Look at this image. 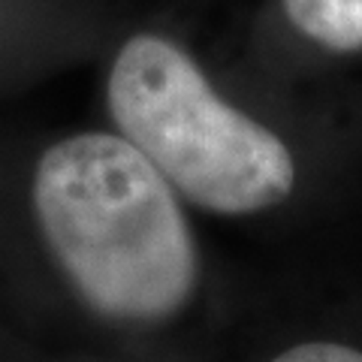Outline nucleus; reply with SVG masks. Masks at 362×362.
<instances>
[{
	"label": "nucleus",
	"instance_id": "obj_1",
	"mask_svg": "<svg viewBox=\"0 0 362 362\" xmlns=\"http://www.w3.org/2000/svg\"><path fill=\"white\" fill-rule=\"evenodd\" d=\"M30 211L64 287L103 329L166 338L197 314L202 259L181 197L124 136L52 142L30 175Z\"/></svg>",
	"mask_w": 362,
	"mask_h": 362
},
{
	"label": "nucleus",
	"instance_id": "obj_2",
	"mask_svg": "<svg viewBox=\"0 0 362 362\" xmlns=\"http://www.w3.org/2000/svg\"><path fill=\"white\" fill-rule=\"evenodd\" d=\"M106 106L124 136L181 199L247 218L296 190V157L263 121L209 85L175 42L139 33L121 45L106 78Z\"/></svg>",
	"mask_w": 362,
	"mask_h": 362
},
{
	"label": "nucleus",
	"instance_id": "obj_3",
	"mask_svg": "<svg viewBox=\"0 0 362 362\" xmlns=\"http://www.w3.org/2000/svg\"><path fill=\"white\" fill-rule=\"evenodd\" d=\"M284 9L290 25L323 49H362V0H284Z\"/></svg>",
	"mask_w": 362,
	"mask_h": 362
},
{
	"label": "nucleus",
	"instance_id": "obj_4",
	"mask_svg": "<svg viewBox=\"0 0 362 362\" xmlns=\"http://www.w3.org/2000/svg\"><path fill=\"white\" fill-rule=\"evenodd\" d=\"M257 362H362V335L347 329H302L272 344Z\"/></svg>",
	"mask_w": 362,
	"mask_h": 362
}]
</instances>
